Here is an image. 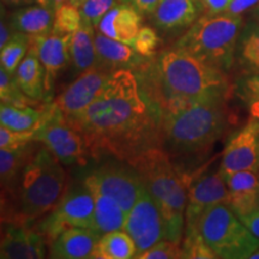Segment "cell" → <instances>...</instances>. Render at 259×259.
Returning a JSON list of instances; mask_svg holds the SVG:
<instances>
[{"label": "cell", "instance_id": "obj_1", "mask_svg": "<svg viewBox=\"0 0 259 259\" xmlns=\"http://www.w3.org/2000/svg\"><path fill=\"white\" fill-rule=\"evenodd\" d=\"M163 113L134 71H113L101 93L82 114L65 119L85 139L90 155L128 162L160 147Z\"/></svg>", "mask_w": 259, "mask_h": 259}, {"label": "cell", "instance_id": "obj_2", "mask_svg": "<svg viewBox=\"0 0 259 259\" xmlns=\"http://www.w3.org/2000/svg\"><path fill=\"white\" fill-rule=\"evenodd\" d=\"M135 73L163 114L192 103L227 101L231 94L225 71L176 46Z\"/></svg>", "mask_w": 259, "mask_h": 259}, {"label": "cell", "instance_id": "obj_3", "mask_svg": "<svg viewBox=\"0 0 259 259\" xmlns=\"http://www.w3.org/2000/svg\"><path fill=\"white\" fill-rule=\"evenodd\" d=\"M148 192L157 203L164 222V239L180 244L185 231L187 194L192 179L171 163L166 150L150 148L130 160Z\"/></svg>", "mask_w": 259, "mask_h": 259}, {"label": "cell", "instance_id": "obj_4", "mask_svg": "<svg viewBox=\"0 0 259 259\" xmlns=\"http://www.w3.org/2000/svg\"><path fill=\"white\" fill-rule=\"evenodd\" d=\"M226 101L192 103L167 112L162 119V138L174 153L192 154L205 150L228 126Z\"/></svg>", "mask_w": 259, "mask_h": 259}, {"label": "cell", "instance_id": "obj_5", "mask_svg": "<svg viewBox=\"0 0 259 259\" xmlns=\"http://www.w3.org/2000/svg\"><path fill=\"white\" fill-rule=\"evenodd\" d=\"M61 162L47 147L30 157L21 173L17 223L40 218L57 205L65 189L66 174Z\"/></svg>", "mask_w": 259, "mask_h": 259}, {"label": "cell", "instance_id": "obj_6", "mask_svg": "<svg viewBox=\"0 0 259 259\" xmlns=\"http://www.w3.org/2000/svg\"><path fill=\"white\" fill-rule=\"evenodd\" d=\"M241 25V16L226 12L205 15L191 25L178 40L176 47L227 71L234 64L236 42Z\"/></svg>", "mask_w": 259, "mask_h": 259}, {"label": "cell", "instance_id": "obj_7", "mask_svg": "<svg viewBox=\"0 0 259 259\" xmlns=\"http://www.w3.org/2000/svg\"><path fill=\"white\" fill-rule=\"evenodd\" d=\"M198 229L218 258L248 259L259 247V238L227 204H216L206 210Z\"/></svg>", "mask_w": 259, "mask_h": 259}, {"label": "cell", "instance_id": "obj_8", "mask_svg": "<svg viewBox=\"0 0 259 259\" xmlns=\"http://www.w3.org/2000/svg\"><path fill=\"white\" fill-rule=\"evenodd\" d=\"M51 211L37 226V231L50 245L58 235L72 227L94 228L95 198L83 181L71 187Z\"/></svg>", "mask_w": 259, "mask_h": 259}, {"label": "cell", "instance_id": "obj_9", "mask_svg": "<svg viewBox=\"0 0 259 259\" xmlns=\"http://www.w3.org/2000/svg\"><path fill=\"white\" fill-rule=\"evenodd\" d=\"M35 141L50 149L65 166L85 164L92 156L82 134L67 124L54 102L50 115L35 131Z\"/></svg>", "mask_w": 259, "mask_h": 259}, {"label": "cell", "instance_id": "obj_10", "mask_svg": "<svg viewBox=\"0 0 259 259\" xmlns=\"http://www.w3.org/2000/svg\"><path fill=\"white\" fill-rule=\"evenodd\" d=\"M92 191L106 194L115 200L126 213L134 208L144 185L131 164L108 162L90 171L84 179Z\"/></svg>", "mask_w": 259, "mask_h": 259}, {"label": "cell", "instance_id": "obj_11", "mask_svg": "<svg viewBox=\"0 0 259 259\" xmlns=\"http://www.w3.org/2000/svg\"><path fill=\"white\" fill-rule=\"evenodd\" d=\"M124 231L134 239L137 255L164 239V222L161 210L145 187L142 189L134 208L127 213Z\"/></svg>", "mask_w": 259, "mask_h": 259}, {"label": "cell", "instance_id": "obj_12", "mask_svg": "<svg viewBox=\"0 0 259 259\" xmlns=\"http://www.w3.org/2000/svg\"><path fill=\"white\" fill-rule=\"evenodd\" d=\"M111 74L112 71L100 65L80 73L77 79L54 100V105L63 113L66 120L82 114L101 93Z\"/></svg>", "mask_w": 259, "mask_h": 259}, {"label": "cell", "instance_id": "obj_13", "mask_svg": "<svg viewBox=\"0 0 259 259\" xmlns=\"http://www.w3.org/2000/svg\"><path fill=\"white\" fill-rule=\"evenodd\" d=\"M242 170H259V119L253 118L229 138L220 171L223 177Z\"/></svg>", "mask_w": 259, "mask_h": 259}, {"label": "cell", "instance_id": "obj_14", "mask_svg": "<svg viewBox=\"0 0 259 259\" xmlns=\"http://www.w3.org/2000/svg\"><path fill=\"white\" fill-rule=\"evenodd\" d=\"M222 203H228V187L221 171L204 174L192 179L187 194L185 231L198 228L204 212L216 204Z\"/></svg>", "mask_w": 259, "mask_h": 259}, {"label": "cell", "instance_id": "obj_15", "mask_svg": "<svg viewBox=\"0 0 259 259\" xmlns=\"http://www.w3.org/2000/svg\"><path fill=\"white\" fill-rule=\"evenodd\" d=\"M71 35H47L30 36V47L36 52L38 59L46 73V93L50 102H53V90L57 77L71 64L70 58Z\"/></svg>", "mask_w": 259, "mask_h": 259}, {"label": "cell", "instance_id": "obj_16", "mask_svg": "<svg viewBox=\"0 0 259 259\" xmlns=\"http://www.w3.org/2000/svg\"><path fill=\"white\" fill-rule=\"evenodd\" d=\"M46 239L23 223L5 227L0 245L2 259H40L46 257Z\"/></svg>", "mask_w": 259, "mask_h": 259}, {"label": "cell", "instance_id": "obj_17", "mask_svg": "<svg viewBox=\"0 0 259 259\" xmlns=\"http://www.w3.org/2000/svg\"><path fill=\"white\" fill-rule=\"evenodd\" d=\"M142 28V14L127 0L119 3L105 15L99 29L106 36L134 46V42Z\"/></svg>", "mask_w": 259, "mask_h": 259}, {"label": "cell", "instance_id": "obj_18", "mask_svg": "<svg viewBox=\"0 0 259 259\" xmlns=\"http://www.w3.org/2000/svg\"><path fill=\"white\" fill-rule=\"evenodd\" d=\"M95 46L99 59L97 65L112 72L122 69L136 72L149 61V58L141 56L134 46L113 40L100 31L99 34H95Z\"/></svg>", "mask_w": 259, "mask_h": 259}, {"label": "cell", "instance_id": "obj_19", "mask_svg": "<svg viewBox=\"0 0 259 259\" xmlns=\"http://www.w3.org/2000/svg\"><path fill=\"white\" fill-rule=\"evenodd\" d=\"M228 187L227 205L239 219L259 206V177L257 171L242 170L225 176Z\"/></svg>", "mask_w": 259, "mask_h": 259}, {"label": "cell", "instance_id": "obj_20", "mask_svg": "<svg viewBox=\"0 0 259 259\" xmlns=\"http://www.w3.org/2000/svg\"><path fill=\"white\" fill-rule=\"evenodd\" d=\"M101 235L93 228L72 227L54 239L50 245V257L56 259L92 258Z\"/></svg>", "mask_w": 259, "mask_h": 259}, {"label": "cell", "instance_id": "obj_21", "mask_svg": "<svg viewBox=\"0 0 259 259\" xmlns=\"http://www.w3.org/2000/svg\"><path fill=\"white\" fill-rule=\"evenodd\" d=\"M197 0H160L153 14L154 24L162 30L189 28L198 16Z\"/></svg>", "mask_w": 259, "mask_h": 259}, {"label": "cell", "instance_id": "obj_22", "mask_svg": "<svg viewBox=\"0 0 259 259\" xmlns=\"http://www.w3.org/2000/svg\"><path fill=\"white\" fill-rule=\"evenodd\" d=\"M52 102H45L35 108L30 105L16 106L3 103L0 106V124L16 131H36L50 115Z\"/></svg>", "mask_w": 259, "mask_h": 259}, {"label": "cell", "instance_id": "obj_23", "mask_svg": "<svg viewBox=\"0 0 259 259\" xmlns=\"http://www.w3.org/2000/svg\"><path fill=\"white\" fill-rule=\"evenodd\" d=\"M15 77L19 88L28 97L36 101L50 102L47 99L46 82H45L46 73L36 52L31 47L29 48L24 59L18 65Z\"/></svg>", "mask_w": 259, "mask_h": 259}, {"label": "cell", "instance_id": "obj_24", "mask_svg": "<svg viewBox=\"0 0 259 259\" xmlns=\"http://www.w3.org/2000/svg\"><path fill=\"white\" fill-rule=\"evenodd\" d=\"M70 58L77 76L97 66L99 59L95 46V31L92 24L82 22L78 30L71 35Z\"/></svg>", "mask_w": 259, "mask_h": 259}, {"label": "cell", "instance_id": "obj_25", "mask_svg": "<svg viewBox=\"0 0 259 259\" xmlns=\"http://www.w3.org/2000/svg\"><path fill=\"white\" fill-rule=\"evenodd\" d=\"M53 23L54 10L40 5L19 9L10 17L12 30L23 32L29 36L51 34L53 30Z\"/></svg>", "mask_w": 259, "mask_h": 259}, {"label": "cell", "instance_id": "obj_26", "mask_svg": "<svg viewBox=\"0 0 259 259\" xmlns=\"http://www.w3.org/2000/svg\"><path fill=\"white\" fill-rule=\"evenodd\" d=\"M92 191V190H90ZM95 198V211H94V231L100 235L106 233L124 229L127 213L111 197L97 191H92Z\"/></svg>", "mask_w": 259, "mask_h": 259}, {"label": "cell", "instance_id": "obj_27", "mask_svg": "<svg viewBox=\"0 0 259 259\" xmlns=\"http://www.w3.org/2000/svg\"><path fill=\"white\" fill-rule=\"evenodd\" d=\"M137 247L127 232L114 231L101 235L95 246L93 259H128L136 258Z\"/></svg>", "mask_w": 259, "mask_h": 259}, {"label": "cell", "instance_id": "obj_28", "mask_svg": "<svg viewBox=\"0 0 259 259\" xmlns=\"http://www.w3.org/2000/svg\"><path fill=\"white\" fill-rule=\"evenodd\" d=\"M32 155L34 148L31 143L17 149H0V178L3 190L14 189Z\"/></svg>", "mask_w": 259, "mask_h": 259}, {"label": "cell", "instance_id": "obj_29", "mask_svg": "<svg viewBox=\"0 0 259 259\" xmlns=\"http://www.w3.org/2000/svg\"><path fill=\"white\" fill-rule=\"evenodd\" d=\"M30 48V36L23 32L14 31L8 44L0 52V63L2 67L9 73L15 74L18 65L27 56Z\"/></svg>", "mask_w": 259, "mask_h": 259}, {"label": "cell", "instance_id": "obj_30", "mask_svg": "<svg viewBox=\"0 0 259 259\" xmlns=\"http://www.w3.org/2000/svg\"><path fill=\"white\" fill-rule=\"evenodd\" d=\"M239 63L247 73L259 72V27L247 31L238 47Z\"/></svg>", "mask_w": 259, "mask_h": 259}, {"label": "cell", "instance_id": "obj_31", "mask_svg": "<svg viewBox=\"0 0 259 259\" xmlns=\"http://www.w3.org/2000/svg\"><path fill=\"white\" fill-rule=\"evenodd\" d=\"M82 15L79 8L65 3L54 10V23L52 32L58 35H72L82 25Z\"/></svg>", "mask_w": 259, "mask_h": 259}, {"label": "cell", "instance_id": "obj_32", "mask_svg": "<svg viewBox=\"0 0 259 259\" xmlns=\"http://www.w3.org/2000/svg\"><path fill=\"white\" fill-rule=\"evenodd\" d=\"M0 97L3 103L16 106H25L40 101L28 97L19 88L15 74L9 73L5 69H0Z\"/></svg>", "mask_w": 259, "mask_h": 259}, {"label": "cell", "instance_id": "obj_33", "mask_svg": "<svg viewBox=\"0 0 259 259\" xmlns=\"http://www.w3.org/2000/svg\"><path fill=\"white\" fill-rule=\"evenodd\" d=\"M183 258L187 259H213L218 258L210 246L204 240L199 229H187L184 231Z\"/></svg>", "mask_w": 259, "mask_h": 259}, {"label": "cell", "instance_id": "obj_34", "mask_svg": "<svg viewBox=\"0 0 259 259\" xmlns=\"http://www.w3.org/2000/svg\"><path fill=\"white\" fill-rule=\"evenodd\" d=\"M235 93L250 106L253 118L259 119V72L247 73L236 83Z\"/></svg>", "mask_w": 259, "mask_h": 259}, {"label": "cell", "instance_id": "obj_35", "mask_svg": "<svg viewBox=\"0 0 259 259\" xmlns=\"http://www.w3.org/2000/svg\"><path fill=\"white\" fill-rule=\"evenodd\" d=\"M121 2L124 0H85L79 8L83 22L97 28L107 12Z\"/></svg>", "mask_w": 259, "mask_h": 259}, {"label": "cell", "instance_id": "obj_36", "mask_svg": "<svg viewBox=\"0 0 259 259\" xmlns=\"http://www.w3.org/2000/svg\"><path fill=\"white\" fill-rule=\"evenodd\" d=\"M138 259H178L183 258V248L178 242L167 240L158 241L143 253L138 254Z\"/></svg>", "mask_w": 259, "mask_h": 259}, {"label": "cell", "instance_id": "obj_37", "mask_svg": "<svg viewBox=\"0 0 259 259\" xmlns=\"http://www.w3.org/2000/svg\"><path fill=\"white\" fill-rule=\"evenodd\" d=\"M35 141V131H16L0 126V149H17Z\"/></svg>", "mask_w": 259, "mask_h": 259}, {"label": "cell", "instance_id": "obj_38", "mask_svg": "<svg viewBox=\"0 0 259 259\" xmlns=\"http://www.w3.org/2000/svg\"><path fill=\"white\" fill-rule=\"evenodd\" d=\"M158 42H160V38L153 28L142 27L134 42V48L141 56L150 58L156 52Z\"/></svg>", "mask_w": 259, "mask_h": 259}, {"label": "cell", "instance_id": "obj_39", "mask_svg": "<svg viewBox=\"0 0 259 259\" xmlns=\"http://www.w3.org/2000/svg\"><path fill=\"white\" fill-rule=\"evenodd\" d=\"M259 0H232L231 4H229L228 9H227L226 14L233 15V16H240L244 14L245 11L253 8L254 5H257Z\"/></svg>", "mask_w": 259, "mask_h": 259}, {"label": "cell", "instance_id": "obj_40", "mask_svg": "<svg viewBox=\"0 0 259 259\" xmlns=\"http://www.w3.org/2000/svg\"><path fill=\"white\" fill-rule=\"evenodd\" d=\"M232 0H202L206 15L225 14Z\"/></svg>", "mask_w": 259, "mask_h": 259}, {"label": "cell", "instance_id": "obj_41", "mask_svg": "<svg viewBox=\"0 0 259 259\" xmlns=\"http://www.w3.org/2000/svg\"><path fill=\"white\" fill-rule=\"evenodd\" d=\"M240 220L257 238H259V206L248 215L242 216Z\"/></svg>", "mask_w": 259, "mask_h": 259}, {"label": "cell", "instance_id": "obj_42", "mask_svg": "<svg viewBox=\"0 0 259 259\" xmlns=\"http://www.w3.org/2000/svg\"><path fill=\"white\" fill-rule=\"evenodd\" d=\"M141 14L153 15L160 0H127Z\"/></svg>", "mask_w": 259, "mask_h": 259}, {"label": "cell", "instance_id": "obj_43", "mask_svg": "<svg viewBox=\"0 0 259 259\" xmlns=\"http://www.w3.org/2000/svg\"><path fill=\"white\" fill-rule=\"evenodd\" d=\"M9 24L10 23L4 22V19H2V25H0V48L4 47L12 36L11 30H10V29H11V25Z\"/></svg>", "mask_w": 259, "mask_h": 259}, {"label": "cell", "instance_id": "obj_44", "mask_svg": "<svg viewBox=\"0 0 259 259\" xmlns=\"http://www.w3.org/2000/svg\"><path fill=\"white\" fill-rule=\"evenodd\" d=\"M35 2L37 3V5L44 6V8L56 10V8H54V0H35Z\"/></svg>", "mask_w": 259, "mask_h": 259}, {"label": "cell", "instance_id": "obj_45", "mask_svg": "<svg viewBox=\"0 0 259 259\" xmlns=\"http://www.w3.org/2000/svg\"><path fill=\"white\" fill-rule=\"evenodd\" d=\"M5 3H8L10 5H25L30 4L32 0H4Z\"/></svg>", "mask_w": 259, "mask_h": 259}, {"label": "cell", "instance_id": "obj_46", "mask_svg": "<svg viewBox=\"0 0 259 259\" xmlns=\"http://www.w3.org/2000/svg\"><path fill=\"white\" fill-rule=\"evenodd\" d=\"M84 2H85V0H67V3H70V4L77 6V8H80Z\"/></svg>", "mask_w": 259, "mask_h": 259}, {"label": "cell", "instance_id": "obj_47", "mask_svg": "<svg viewBox=\"0 0 259 259\" xmlns=\"http://www.w3.org/2000/svg\"><path fill=\"white\" fill-rule=\"evenodd\" d=\"M65 3H67V0H54V8H59L60 5L65 4Z\"/></svg>", "mask_w": 259, "mask_h": 259}, {"label": "cell", "instance_id": "obj_48", "mask_svg": "<svg viewBox=\"0 0 259 259\" xmlns=\"http://www.w3.org/2000/svg\"><path fill=\"white\" fill-rule=\"evenodd\" d=\"M248 259H259V247L251 254V257Z\"/></svg>", "mask_w": 259, "mask_h": 259}, {"label": "cell", "instance_id": "obj_49", "mask_svg": "<svg viewBox=\"0 0 259 259\" xmlns=\"http://www.w3.org/2000/svg\"><path fill=\"white\" fill-rule=\"evenodd\" d=\"M258 177H259V170H258Z\"/></svg>", "mask_w": 259, "mask_h": 259}, {"label": "cell", "instance_id": "obj_50", "mask_svg": "<svg viewBox=\"0 0 259 259\" xmlns=\"http://www.w3.org/2000/svg\"><path fill=\"white\" fill-rule=\"evenodd\" d=\"M199 2H202V0H199Z\"/></svg>", "mask_w": 259, "mask_h": 259}]
</instances>
